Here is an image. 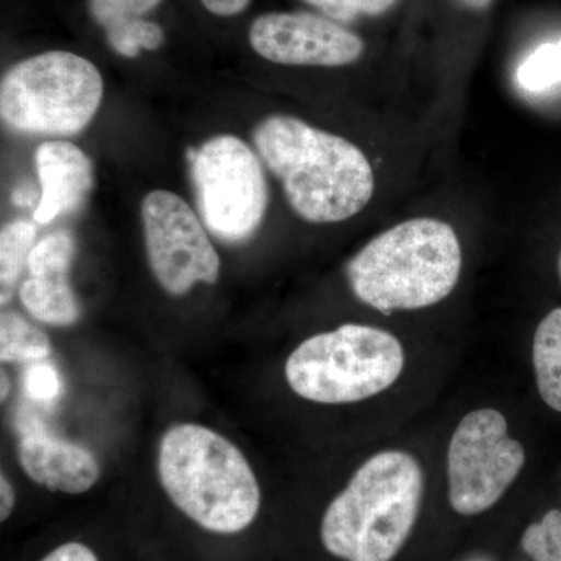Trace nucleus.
Here are the masks:
<instances>
[{
	"label": "nucleus",
	"mask_w": 561,
	"mask_h": 561,
	"mask_svg": "<svg viewBox=\"0 0 561 561\" xmlns=\"http://www.w3.org/2000/svg\"><path fill=\"white\" fill-rule=\"evenodd\" d=\"M559 271H560V278H561V254H560V261H559Z\"/></svg>",
	"instance_id": "cd10ccee"
},
{
	"label": "nucleus",
	"mask_w": 561,
	"mask_h": 561,
	"mask_svg": "<svg viewBox=\"0 0 561 561\" xmlns=\"http://www.w3.org/2000/svg\"><path fill=\"white\" fill-rule=\"evenodd\" d=\"M36 228L32 221L14 220L0 232V287L2 305L13 295L22 268L27 264L35 243Z\"/></svg>",
	"instance_id": "dca6fc26"
},
{
	"label": "nucleus",
	"mask_w": 561,
	"mask_h": 561,
	"mask_svg": "<svg viewBox=\"0 0 561 561\" xmlns=\"http://www.w3.org/2000/svg\"><path fill=\"white\" fill-rule=\"evenodd\" d=\"M103 98V79L87 58L54 50L18 62L0 84V116L13 130L76 135Z\"/></svg>",
	"instance_id": "423d86ee"
},
{
	"label": "nucleus",
	"mask_w": 561,
	"mask_h": 561,
	"mask_svg": "<svg viewBox=\"0 0 561 561\" xmlns=\"http://www.w3.org/2000/svg\"><path fill=\"white\" fill-rule=\"evenodd\" d=\"M18 460L33 482L54 493H87L102 474L94 454L41 431L31 432L18 442Z\"/></svg>",
	"instance_id": "9b49d317"
},
{
	"label": "nucleus",
	"mask_w": 561,
	"mask_h": 561,
	"mask_svg": "<svg viewBox=\"0 0 561 561\" xmlns=\"http://www.w3.org/2000/svg\"><path fill=\"white\" fill-rule=\"evenodd\" d=\"M106 38L117 54L135 58L142 49H160L164 43V32L154 22L135 20L106 28Z\"/></svg>",
	"instance_id": "a211bd4d"
},
{
	"label": "nucleus",
	"mask_w": 561,
	"mask_h": 561,
	"mask_svg": "<svg viewBox=\"0 0 561 561\" xmlns=\"http://www.w3.org/2000/svg\"><path fill=\"white\" fill-rule=\"evenodd\" d=\"M65 271L33 272L22 283L20 298L28 313L51 327H70L80 319V305Z\"/></svg>",
	"instance_id": "ddd939ff"
},
{
	"label": "nucleus",
	"mask_w": 561,
	"mask_h": 561,
	"mask_svg": "<svg viewBox=\"0 0 561 561\" xmlns=\"http://www.w3.org/2000/svg\"><path fill=\"white\" fill-rule=\"evenodd\" d=\"M250 43L265 60L286 66L339 68L359 60L364 41L324 18L268 13L251 24Z\"/></svg>",
	"instance_id": "9d476101"
},
{
	"label": "nucleus",
	"mask_w": 561,
	"mask_h": 561,
	"mask_svg": "<svg viewBox=\"0 0 561 561\" xmlns=\"http://www.w3.org/2000/svg\"><path fill=\"white\" fill-rule=\"evenodd\" d=\"M140 214L147 260L162 289L181 297L197 283L219 280V253L183 198L169 191L150 192Z\"/></svg>",
	"instance_id": "1a4fd4ad"
},
{
	"label": "nucleus",
	"mask_w": 561,
	"mask_h": 561,
	"mask_svg": "<svg viewBox=\"0 0 561 561\" xmlns=\"http://www.w3.org/2000/svg\"><path fill=\"white\" fill-rule=\"evenodd\" d=\"M157 470L172 504L203 530L241 534L260 515L261 486L249 460L209 427H169L158 446Z\"/></svg>",
	"instance_id": "f03ea898"
},
{
	"label": "nucleus",
	"mask_w": 561,
	"mask_h": 561,
	"mask_svg": "<svg viewBox=\"0 0 561 561\" xmlns=\"http://www.w3.org/2000/svg\"><path fill=\"white\" fill-rule=\"evenodd\" d=\"M25 391L35 401H51L60 394V376L51 365L35 364L24 379Z\"/></svg>",
	"instance_id": "4be33fe9"
},
{
	"label": "nucleus",
	"mask_w": 561,
	"mask_h": 561,
	"mask_svg": "<svg viewBox=\"0 0 561 561\" xmlns=\"http://www.w3.org/2000/svg\"><path fill=\"white\" fill-rule=\"evenodd\" d=\"M162 0H90L92 18L105 28L140 20Z\"/></svg>",
	"instance_id": "aec40b11"
},
{
	"label": "nucleus",
	"mask_w": 561,
	"mask_h": 561,
	"mask_svg": "<svg viewBox=\"0 0 561 561\" xmlns=\"http://www.w3.org/2000/svg\"><path fill=\"white\" fill-rule=\"evenodd\" d=\"M423 489L411 454H375L328 505L320 524L324 551L342 561L393 560L419 519Z\"/></svg>",
	"instance_id": "7ed1b4c3"
},
{
	"label": "nucleus",
	"mask_w": 561,
	"mask_h": 561,
	"mask_svg": "<svg viewBox=\"0 0 561 561\" xmlns=\"http://www.w3.org/2000/svg\"><path fill=\"white\" fill-rule=\"evenodd\" d=\"M10 393V381L7 378L5 371H2V401L7 400Z\"/></svg>",
	"instance_id": "bb28decb"
},
{
	"label": "nucleus",
	"mask_w": 561,
	"mask_h": 561,
	"mask_svg": "<svg viewBox=\"0 0 561 561\" xmlns=\"http://www.w3.org/2000/svg\"><path fill=\"white\" fill-rule=\"evenodd\" d=\"M522 548L531 561H561V512L553 508L531 523L524 530Z\"/></svg>",
	"instance_id": "6ab92c4d"
},
{
	"label": "nucleus",
	"mask_w": 561,
	"mask_h": 561,
	"mask_svg": "<svg viewBox=\"0 0 561 561\" xmlns=\"http://www.w3.org/2000/svg\"><path fill=\"white\" fill-rule=\"evenodd\" d=\"M41 181L36 224L47 225L62 214L73 213L92 187V162L76 144L49 140L35 153Z\"/></svg>",
	"instance_id": "f8f14e48"
},
{
	"label": "nucleus",
	"mask_w": 561,
	"mask_h": 561,
	"mask_svg": "<svg viewBox=\"0 0 561 561\" xmlns=\"http://www.w3.org/2000/svg\"><path fill=\"white\" fill-rule=\"evenodd\" d=\"M526 463L522 443L508 435L505 416L478 409L457 424L448 448L449 504L476 516L500 502Z\"/></svg>",
	"instance_id": "6e6552de"
},
{
	"label": "nucleus",
	"mask_w": 561,
	"mask_h": 561,
	"mask_svg": "<svg viewBox=\"0 0 561 561\" xmlns=\"http://www.w3.org/2000/svg\"><path fill=\"white\" fill-rule=\"evenodd\" d=\"M41 561H101L90 546L80 541H68L51 549Z\"/></svg>",
	"instance_id": "5701e85b"
},
{
	"label": "nucleus",
	"mask_w": 561,
	"mask_h": 561,
	"mask_svg": "<svg viewBox=\"0 0 561 561\" xmlns=\"http://www.w3.org/2000/svg\"><path fill=\"white\" fill-rule=\"evenodd\" d=\"M531 362L541 400L561 413V308L553 309L538 324Z\"/></svg>",
	"instance_id": "4468645a"
},
{
	"label": "nucleus",
	"mask_w": 561,
	"mask_h": 561,
	"mask_svg": "<svg viewBox=\"0 0 561 561\" xmlns=\"http://www.w3.org/2000/svg\"><path fill=\"white\" fill-rule=\"evenodd\" d=\"M254 146L301 219L337 224L359 214L371 201L370 161L341 136L297 117L272 116L254 131Z\"/></svg>",
	"instance_id": "f257e3e1"
},
{
	"label": "nucleus",
	"mask_w": 561,
	"mask_h": 561,
	"mask_svg": "<svg viewBox=\"0 0 561 561\" xmlns=\"http://www.w3.org/2000/svg\"><path fill=\"white\" fill-rule=\"evenodd\" d=\"M49 337L16 312L0 316V360L2 364H28L47 359Z\"/></svg>",
	"instance_id": "2eb2a0df"
},
{
	"label": "nucleus",
	"mask_w": 561,
	"mask_h": 561,
	"mask_svg": "<svg viewBox=\"0 0 561 561\" xmlns=\"http://www.w3.org/2000/svg\"><path fill=\"white\" fill-rule=\"evenodd\" d=\"M202 3L217 16H234L249 7L250 0H202Z\"/></svg>",
	"instance_id": "393cba45"
},
{
	"label": "nucleus",
	"mask_w": 561,
	"mask_h": 561,
	"mask_svg": "<svg viewBox=\"0 0 561 561\" xmlns=\"http://www.w3.org/2000/svg\"><path fill=\"white\" fill-rule=\"evenodd\" d=\"M339 21H351L359 14L378 16L393 7L397 0H305Z\"/></svg>",
	"instance_id": "412c9836"
},
{
	"label": "nucleus",
	"mask_w": 561,
	"mask_h": 561,
	"mask_svg": "<svg viewBox=\"0 0 561 561\" xmlns=\"http://www.w3.org/2000/svg\"><path fill=\"white\" fill-rule=\"evenodd\" d=\"M191 164L198 209L209 231L225 242L251 238L268 205L254 151L236 136H216L191 151Z\"/></svg>",
	"instance_id": "0eeeda50"
},
{
	"label": "nucleus",
	"mask_w": 561,
	"mask_h": 561,
	"mask_svg": "<svg viewBox=\"0 0 561 561\" xmlns=\"http://www.w3.org/2000/svg\"><path fill=\"white\" fill-rule=\"evenodd\" d=\"M470 561H490V560H486V559H474V560H470Z\"/></svg>",
	"instance_id": "c85d7f7f"
},
{
	"label": "nucleus",
	"mask_w": 561,
	"mask_h": 561,
	"mask_svg": "<svg viewBox=\"0 0 561 561\" xmlns=\"http://www.w3.org/2000/svg\"><path fill=\"white\" fill-rule=\"evenodd\" d=\"M404 362V348L393 334L348 323L306 339L287 357L284 375L302 400L351 404L390 389Z\"/></svg>",
	"instance_id": "39448f33"
},
{
	"label": "nucleus",
	"mask_w": 561,
	"mask_h": 561,
	"mask_svg": "<svg viewBox=\"0 0 561 561\" xmlns=\"http://www.w3.org/2000/svg\"><path fill=\"white\" fill-rule=\"evenodd\" d=\"M519 84L524 90L541 92L561 83V41L542 44L519 66Z\"/></svg>",
	"instance_id": "f3484780"
},
{
	"label": "nucleus",
	"mask_w": 561,
	"mask_h": 561,
	"mask_svg": "<svg viewBox=\"0 0 561 561\" xmlns=\"http://www.w3.org/2000/svg\"><path fill=\"white\" fill-rule=\"evenodd\" d=\"M493 0H461V3L470 7L472 10H485L489 9Z\"/></svg>",
	"instance_id": "a878e982"
},
{
	"label": "nucleus",
	"mask_w": 561,
	"mask_h": 561,
	"mask_svg": "<svg viewBox=\"0 0 561 561\" xmlns=\"http://www.w3.org/2000/svg\"><path fill=\"white\" fill-rule=\"evenodd\" d=\"M16 507V491L5 474L0 476V522H9Z\"/></svg>",
	"instance_id": "b1692460"
},
{
	"label": "nucleus",
	"mask_w": 561,
	"mask_h": 561,
	"mask_svg": "<svg viewBox=\"0 0 561 561\" xmlns=\"http://www.w3.org/2000/svg\"><path fill=\"white\" fill-rule=\"evenodd\" d=\"M460 272L456 231L446 221L430 217L394 225L346 265L353 294L382 313L437 305L456 289Z\"/></svg>",
	"instance_id": "20e7f679"
}]
</instances>
